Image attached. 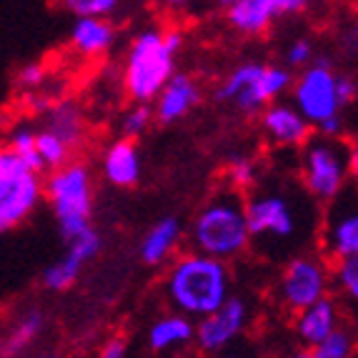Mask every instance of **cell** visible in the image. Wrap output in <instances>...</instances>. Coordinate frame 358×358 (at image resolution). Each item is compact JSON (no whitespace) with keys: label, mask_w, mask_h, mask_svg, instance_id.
Returning <instances> with one entry per match:
<instances>
[{"label":"cell","mask_w":358,"mask_h":358,"mask_svg":"<svg viewBox=\"0 0 358 358\" xmlns=\"http://www.w3.org/2000/svg\"><path fill=\"white\" fill-rule=\"evenodd\" d=\"M168 301L178 313L203 318L231 299V273L223 258L188 253L173 263L166 278Z\"/></svg>","instance_id":"cell-1"},{"label":"cell","mask_w":358,"mask_h":358,"mask_svg":"<svg viewBox=\"0 0 358 358\" xmlns=\"http://www.w3.org/2000/svg\"><path fill=\"white\" fill-rule=\"evenodd\" d=\"M251 226L245 213V198L238 188H221L201 208L191 228V245L193 251L206 253L213 258H236L245 251L251 241Z\"/></svg>","instance_id":"cell-2"},{"label":"cell","mask_w":358,"mask_h":358,"mask_svg":"<svg viewBox=\"0 0 358 358\" xmlns=\"http://www.w3.org/2000/svg\"><path fill=\"white\" fill-rule=\"evenodd\" d=\"M173 50L161 30H145L133 41L126 60V90L136 103H150L161 96L173 73Z\"/></svg>","instance_id":"cell-3"},{"label":"cell","mask_w":358,"mask_h":358,"mask_svg":"<svg viewBox=\"0 0 358 358\" xmlns=\"http://www.w3.org/2000/svg\"><path fill=\"white\" fill-rule=\"evenodd\" d=\"M45 196L66 241L90 226L93 191H90V173L85 171V166L71 163V166L55 168L45 178Z\"/></svg>","instance_id":"cell-4"},{"label":"cell","mask_w":358,"mask_h":358,"mask_svg":"<svg viewBox=\"0 0 358 358\" xmlns=\"http://www.w3.org/2000/svg\"><path fill=\"white\" fill-rule=\"evenodd\" d=\"M293 83L291 71L278 66H261V63H243L215 90V98L223 103H236L243 113H256L261 108L278 101Z\"/></svg>","instance_id":"cell-5"},{"label":"cell","mask_w":358,"mask_h":358,"mask_svg":"<svg viewBox=\"0 0 358 358\" xmlns=\"http://www.w3.org/2000/svg\"><path fill=\"white\" fill-rule=\"evenodd\" d=\"M45 183H41V173L15 155L10 148L0 155V228L10 231L20 226L41 201Z\"/></svg>","instance_id":"cell-6"},{"label":"cell","mask_w":358,"mask_h":358,"mask_svg":"<svg viewBox=\"0 0 358 358\" xmlns=\"http://www.w3.org/2000/svg\"><path fill=\"white\" fill-rule=\"evenodd\" d=\"M348 176V150L323 136L321 141L306 145L303 153V183L316 201L329 203L346 188Z\"/></svg>","instance_id":"cell-7"},{"label":"cell","mask_w":358,"mask_h":358,"mask_svg":"<svg viewBox=\"0 0 358 358\" xmlns=\"http://www.w3.org/2000/svg\"><path fill=\"white\" fill-rule=\"evenodd\" d=\"M321 248L326 258H341L358 253V185H346L326 206L321 221Z\"/></svg>","instance_id":"cell-8"},{"label":"cell","mask_w":358,"mask_h":358,"mask_svg":"<svg viewBox=\"0 0 358 358\" xmlns=\"http://www.w3.org/2000/svg\"><path fill=\"white\" fill-rule=\"evenodd\" d=\"M293 103L313 126L341 113L343 103L338 98V76L331 73L329 60H318L316 66H308L301 73L293 85Z\"/></svg>","instance_id":"cell-9"},{"label":"cell","mask_w":358,"mask_h":358,"mask_svg":"<svg viewBox=\"0 0 358 358\" xmlns=\"http://www.w3.org/2000/svg\"><path fill=\"white\" fill-rule=\"evenodd\" d=\"M245 213L253 238L288 241L299 231L291 201L281 193H256L245 198Z\"/></svg>","instance_id":"cell-10"},{"label":"cell","mask_w":358,"mask_h":358,"mask_svg":"<svg viewBox=\"0 0 358 358\" xmlns=\"http://www.w3.org/2000/svg\"><path fill=\"white\" fill-rule=\"evenodd\" d=\"M326 291H329V271L316 258H296L288 263L278 288L283 306L296 313L326 299Z\"/></svg>","instance_id":"cell-11"},{"label":"cell","mask_w":358,"mask_h":358,"mask_svg":"<svg viewBox=\"0 0 358 358\" xmlns=\"http://www.w3.org/2000/svg\"><path fill=\"white\" fill-rule=\"evenodd\" d=\"M248 321V308L241 299L231 296L218 310L201 318L196 326V343L201 351H223L241 331L245 329Z\"/></svg>","instance_id":"cell-12"},{"label":"cell","mask_w":358,"mask_h":358,"mask_svg":"<svg viewBox=\"0 0 358 358\" xmlns=\"http://www.w3.org/2000/svg\"><path fill=\"white\" fill-rule=\"evenodd\" d=\"M261 126H263V131H266V136H268L271 143L296 148V145H303L306 141H308V133L313 123L301 113L296 103L288 106V103L273 101L263 110Z\"/></svg>","instance_id":"cell-13"},{"label":"cell","mask_w":358,"mask_h":358,"mask_svg":"<svg viewBox=\"0 0 358 358\" xmlns=\"http://www.w3.org/2000/svg\"><path fill=\"white\" fill-rule=\"evenodd\" d=\"M201 93H198V85L191 76H173L168 80V85L161 90V96L155 98V115L161 123H173L180 120L185 113H191L193 106L198 103Z\"/></svg>","instance_id":"cell-14"},{"label":"cell","mask_w":358,"mask_h":358,"mask_svg":"<svg viewBox=\"0 0 358 358\" xmlns=\"http://www.w3.org/2000/svg\"><path fill=\"white\" fill-rule=\"evenodd\" d=\"M103 173L118 188H133L141 180V155L133 138L126 136L123 141L108 145L103 155Z\"/></svg>","instance_id":"cell-15"},{"label":"cell","mask_w":358,"mask_h":358,"mask_svg":"<svg viewBox=\"0 0 358 358\" xmlns=\"http://www.w3.org/2000/svg\"><path fill=\"white\" fill-rule=\"evenodd\" d=\"M334 329H338V308H336V303L329 296L316 301V303L308 306V308L299 310V318H296V336H299V341L303 346H308V348L318 346Z\"/></svg>","instance_id":"cell-16"},{"label":"cell","mask_w":358,"mask_h":358,"mask_svg":"<svg viewBox=\"0 0 358 358\" xmlns=\"http://www.w3.org/2000/svg\"><path fill=\"white\" fill-rule=\"evenodd\" d=\"M71 43L78 53L101 55L113 45V28L103 20V15H78L71 30Z\"/></svg>","instance_id":"cell-17"},{"label":"cell","mask_w":358,"mask_h":358,"mask_svg":"<svg viewBox=\"0 0 358 358\" xmlns=\"http://www.w3.org/2000/svg\"><path fill=\"white\" fill-rule=\"evenodd\" d=\"M273 18H278L275 0H236L228 6V23L245 36L263 33Z\"/></svg>","instance_id":"cell-18"},{"label":"cell","mask_w":358,"mask_h":358,"mask_svg":"<svg viewBox=\"0 0 358 358\" xmlns=\"http://www.w3.org/2000/svg\"><path fill=\"white\" fill-rule=\"evenodd\" d=\"M188 318L191 316H185V313H173V316L155 321L148 334L150 351H176V348H183L185 343H191L196 338V329H193V323Z\"/></svg>","instance_id":"cell-19"},{"label":"cell","mask_w":358,"mask_h":358,"mask_svg":"<svg viewBox=\"0 0 358 358\" xmlns=\"http://www.w3.org/2000/svg\"><path fill=\"white\" fill-rule=\"evenodd\" d=\"M180 241V223L178 218H163L158 221L141 243V258L145 266H161Z\"/></svg>","instance_id":"cell-20"},{"label":"cell","mask_w":358,"mask_h":358,"mask_svg":"<svg viewBox=\"0 0 358 358\" xmlns=\"http://www.w3.org/2000/svg\"><path fill=\"white\" fill-rule=\"evenodd\" d=\"M80 268H83V261L68 251L66 258H60L58 263H53V266L43 271V286L48 291H68L78 281Z\"/></svg>","instance_id":"cell-21"},{"label":"cell","mask_w":358,"mask_h":358,"mask_svg":"<svg viewBox=\"0 0 358 358\" xmlns=\"http://www.w3.org/2000/svg\"><path fill=\"white\" fill-rule=\"evenodd\" d=\"M48 128L53 133H58L68 145H76L80 141V113L76 110V106L71 103H60V106L50 108V115H48Z\"/></svg>","instance_id":"cell-22"},{"label":"cell","mask_w":358,"mask_h":358,"mask_svg":"<svg viewBox=\"0 0 358 358\" xmlns=\"http://www.w3.org/2000/svg\"><path fill=\"white\" fill-rule=\"evenodd\" d=\"M41 329H43L41 313H38V310L25 313V316L15 323V329L10 331V336L6 338V348H3V353H8V356H10V353H20L25 346H30V343L38 338Z\"/></svg>","instance_id":"cell-23"},{"label":"cell","mask_w":358,"mask_h":358,"mask_svg":"<svg viewBox=\"0 0 358 358\" xmlns=\"http://www.w3.org/2000/svg\"><path fill=\"white\" fill-rule=\"evenodd\" d=\"M8 148L15 155H20L33 171H38V173L45 171V163H43L41 153H38V133H33L30 128H15V131L10 133Z\"/></svg>","instance_id":"cell-24"},{"label":"cell","mask_w":358,"mask_h":358,"mask_svg":"<svg viewBox=\"0 0 358 358\" xmlns=\"http://www.w3.org/2000/svg\"><path fill=\"white\" fill-rule=\"evenodd\" d=\"M356 348V341H353V334L343 326L331 331L326 338L318 343V346L310 348V356L313 358H348Z\"/></svg>","instance_id":"cell-25"},{"label":"cell","mask_w":358,"mask_h":358,"mask_svg":"<svg viewBox=\"0 0 358 358\" xmlns=\"http://www.w3.org/2000/svg\"><path fill=\"white\" fill-rule=\"evenodd\" d=\"M38 153H41L45 168H60V166H66L71 145H68L58 133L45 128V131L38 133Z\"/></svg>","instance_id":"cell-26"},{"label":"cell","mask_w":358,"mask_h":358,"mask_svg":"<svg viewBox=\"0 0 358 358\" xmlns=\"http://www.w3.org/2000/svg\"><path fill=\"white\" fill-rule=\"evenodd\" d=\"M336 286L351 303L358 306V253L336 261Z\"/></svg>","instance_id":"cell-27"},{"label":"cell","mask_w":358,"mask_h":358,"mask_svg":"<svg viewBox=\"0 0 358 358\" xmlns=\"http://www.w3.org/2000/svg\"><path fill=\"white\" fill-rule=\"evenodd\" d=\"M256 178H258V168L251 158L238 155V158H233V161L228 163V183H231L233 188L248 191V188L256 185Z\"/></svg>","instance_id":"cell-28"},{"label":"cell","mask_w":358,"mask_h":358,"mask_svg":"<svg viewBox=\"0 0 358 358\" xmlns=\"http://www.w3.org/2000/svg\"><path fill=\"white\" fill-rule=\"evenodd\" d=\"M68 243H71V248H68V251L85 263V261H90L93 256H98V251H101V233H98L93 226H88V228H83V231L78 233V236H73Z\"/></svg>","instance_id":"cell-29"},{"label":"cell","mask_w":358,"mask_h":358,"mask_svg":"<svg viewBox=\"0 0 358 358\" xmlns=\"http://www.w3.org/2000/svg\"><path fill=\"white\" fill-rule=\"evenodd\" d=\"M150 118H153L150 108L145 106V103H138V106H133L131 110L123 115L120 128H123V133H126L128 138H138L141 133H145V128L150 126Z\"/></svg>","instance_id":"cell-30"},{"label":"cell","mask_w":358,"mask_h":358,"mask_svg":"<svg viewBox=\"0 0 358 358\" xmlns=\"http://www.w3.org/2000/svg\"><path fill=\"white\" fill-rule=\"evenodd\" d=\"M63 6L76 15H103L113 13L118 0H63Z\"/></svg>","instance_id":"cell-31"},{"label":"cell","mask_w":358,"mask_h":358,"mask_svg":"<svg viewBox=\"0 0 358 358\" xmlns=\"http://www.w3.org/2000/svg\"><path fill=\"white\" fill-rule=\"evenodd\" d=\"M313 60V45L308 41H296L288 48V66L293 68H303Z\"/></svg>","instance_id":"cell-32"},{"label":"cell","mask_w":358,"mask_h":358,"mask_svg":"<svg viewBox=\"0 0 358 358\" xmlns=\"http://www.w3.org/2000/svg\"><path fill=\"white\" fill-rule=\"evenodd\" d=\"M43 78H45V73H43V68L36 66V63L23 66L18 71V83L23 85V88H38V85L43 83Z\"/></svg>","instance_id":"cell-33"},{"label":"cell","mask_w":358,"mask_h":358,"mask_svg":"<svg viewBox=\"0 0 358 358\" xmlns=\"http://www.w3.org/2000/svg\"><path fill=\"white\" fill-rule=\"evenodd\" d=\"M358 96V85L353 78L348 76H338V98L343 106H348V103H353Z\"/></svg>","instance_id":"cell-34"},{"label":"cell","mask_w":358,"mask_h":358,"mask_svg":"<svg viewBox=\"0 0 358 358\" xmlns=\"http://www.w3.org/2000/svg\"><path fill=\"white\" fill-rule=\"evenodd\" d=\"M341 113H336V115H331V118H326V120H321L316 126V131L321 133V136H326V138H336L341 133Z\"/></svg>","instance_id":"cell-35"},{"label":"cell","mask_w":358,"mask_h":358,"mask_svg":"<svg viewBox=\"0 0 358 358\" xmlns=\"http://www.w3.org/2000/svg\"><path fill=\"white\" fill-rule=\"evenodd\" d=\"M306 6H308V0H275L278 18H281V15H293V13H301Z\"/></svg>","instance_id":"cell-36"},{"label":"cell","mask_w":358,"mask_h":358,"mask_svg":"<svg viewBox=\"0 0 358 358\" xmlns=\"http://www.w3.org/2000/svg\"><path fill=\"white\" fill-rule=\"evenodd\" d=\"M103 356H106V358H123V356H126V341H123V338L108 341L106 348H103Z\"/></svg>","instance_id":"cell-37"},{"label":"cell","mask_w":358,"mask_h":358,"mask_svg":"<svg viewBox=\"0 0 358 358\" xmlns=\"http://www.w3.org/2000/svg\"><path fill=\"white\" fill-rule=\"evenodd\" d=\"M348 176H351V180L358 185V143H353L351 148H348Z\"/></svg>","instance_id":"cell-38"},{"label":"cell","mask_w":358,"mask_h":358,"mask_svg":"<svg viewBox=\"0 0 358 358\" xmlns=\"http://www.w3.org/2000/svg\"><path fill=\"white\" fill-rule=\"evenodd\" d=\"M166 36V43H168V48L173 50V53H178L180 45H183V36H180L178 30H168V33H163Z\"/></svg>","instance_id":"cell-39"},{"label":"cell","mask_w":358,"mask_h":358,"mask_svg":"<svg viewBox=\"0 0 358 358\" xmlns=\"http://www.w3.org/2000/svg\"><path fill=\"white\" fill-rule=\"evenodd\" d=\"M168 6H185V3H188V0H166Z\"/></svg>","instance_id":"cell-40"},{"label":"cell","mask_w":358,"mask_h":358,"mask_svg":"<svg viewBox=\"0 0 358 358\" xmlns=\"http://www.w3.org/2000/svg\"><path fill=\"white\" fill-rule=\"evenodd\" d=\"M223 6H233V3H236V0H221Z\"/></svg>","instance_id":"cell-41"}]
</instances>
